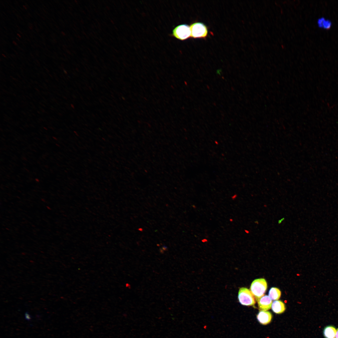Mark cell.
Here are the masks:
<instances>
[{
    "mask_svg": "<svg viewBox=\"0 0 338 338\" xmlns=\"http://www.w3.org/2000/svg\"><path fill=\"white\" fill-rule=\"evenodd\" d=\"M284 218H283L282 219H281V220H279L278 223L279 224H280V223H281L284 220Z\"/></svg>",
    "mask_w": 338,
    "mask_h": 338,
    "instance_id": "obj_12",
    "label": "cell"
},
{
    "mask_svg": "<svg viewBox=\"0 0 338 338\" xmlns=\"http://www.w3.org/2000/svg\"><path fill=\"white\" fill-rule=\"evenodd\" d=\"M237 196H238L237 195V194H235L233 195H232L231 196V198L232 199V200H234L236 198Z\"/></svg>",
    "mask_w": 338,
    "mask_h": 338,
    "instance_id": "obj_10",
    "label": "cell"
},
{
    "mask_svg": "<svg viewBox=\"0 0 338 338\" xmlns=\"http://www.w3.org/2000/svg\"><path fill=\"white\" fill-rule=\"evenodd\" d=\"M259 310L260 311H266L271 307L272 301L269 296L265 295L259 299L257 301Z\"/></svg>",
    "mask_w": 338,
    "mask_h": 338,
    "instance_id": "obj_5",
    "label": "cell"
},
{
    "mask_svg": "<svg viewBox=\"0 0 338 338\" xmlns=\"http://www.w3.org/2000/svg\"><path fill=\"white\" fill-rule=\"evenodd\" d=\"M190 27L191 37L195 38H204L207 36V28L203 23L195 22L191 24Z\"/></svg>",
    "mask_w": 338,
    "mask_h": 338,
    "instance_id": "obj_3",
    "label": "cell"
},
{
    "mask_svg": "<svg viewBox=\"0 0 338 338\" xmlns=\"http://www.w3.org/2000/svg\"><path fill=\"white\" fill-rule=\"evenodd\" d=\"M244 231L247 233H249V231L248 230H245Z\"/></svg>",
    "mask_w": 338,
    "mask_h": 338,
    "instance_id": "obj_15",
    "label": "cell"
},
{
    "mask_svg": "<svg viewBox=\"0 0 338 338\" xmlns=\"http://www.w3.org/2000/svg\"><path fill=\"white\" fill-rule=\"evenodd\" d=\"M335 338H338V328L336 330Z\"/></svg>",
    "mask_w": 338,
    "mask_h": 338,
    "instance_id": "obj_11",
    "label": "cell"
},
{
    "mask_svg": "<svg viewBox=\"0 0 338 338\" xmlns=\"http://www.w3.org/2000/svg\"><path fill=\"white\" fill-rule=\"evenodd\" d=\"M271 308L274 312L277 314L283 313L285 310L284 303L280 300H276L272 304Z\"/></svg>",
    "mask_w": 338,
    "mask_h": 338,
    "instance_id": "obj_7",
    "label": "cell"
},
{
    "mask_svg": "<svg viewBox=\"0 0 338 338\" xmlns=\"http://www.w3.org/2000/svg\"><path fill=\"white\" fill-rule=\"evenodd\" d=\"M281 292L278 288L275 287L272 288L269 292V295L272 300H277L279 299L281 296Z\"/></svg>",
    "mask_w": 338,
    "mask_h": 338,
    "instance_id": "obj_9",
    "label": "cell"
},
{
    "mask_svg": "<svg viewBox=\"0 0 338 338\" xmlns=\"http://www.w3.org/2000/svg\"><path fill=\"white\" fill-rule=\"evenodd\" d=\"M272 317L271 313L267 311H260L257 316L259 322L263 325H266L270 323Z\"/></svg>",
    "mask_w": 338,
    "mask_h": 338,
    "instance_id": "obj_6",
    "label": "cell"
},
{
    "mask_svg": "<svg viewBox=\"0 0 338 338\" xmlns=\"http://www.w3.org/2000/svg\"><path fill=\"white\" fill-rule=\"evenodd\" d=\"M229 221L230 222H233V219L232 218H230L229 219Z\"/></svg>",
    "mask_w": 338,
    "mask_h": 338,
    "instance_id": "obj_14",
    "label": "cell"
},
{
    "mask_svg": "<svg viewBox=\"0 0 338 338\" xmlns=\"http://www.w3.org/2000/svg\"><path fill=\"white\" fill-rule=\"evenodd\" d=\"M267 288V283L263 278L257 279L252 283L250 290L251 293L257 301L263 296Z\"/></svg>",
    "mask_w": 338,
    "mask_h": 338,
    "instance_id": "obj_1",
    "label": "cell"
},
{
    "mask_svg": "<svg viewBox=\"0 0 338 338\" xmlns=\"http://www.w3.org/2000/svg\"><path fill=\"white\" fill-rule=\"evenodd\" d=\"M193 207H194V208H196V206L195 205H193Z\"/></svg>",
    "mask_w": 338,
    "mask_h": 338,
    "instance_id": "obj_16",
    "label": "cell"
},
{
    "mask_svg": "<svg viewBox=\"0 0 338 338\" xmlns=\"http://www.w3.org/2000/svg\"><path fill=\"white\" fill-rule=\"evenodd\" d=\"M207 241V240L206 238H204L202 240V241L203 242H206Z\"/></svg>",
    "mask_w": 338,
    "mask_h": 338,
    "instance_id": "obj_13",
    "label": "cell"
},
{
    "mask_svg": "<svg viewBox=\"0 0 338 338\" xmlns=\"http://www.w3.org/2000/svg\"><path fill=\"white\" fill-rule=\"evenodd\" d=\"M254 297L249 289L246 288H240L238 298L239 303L242 305L253 306L255 303Z\"/></svg>",
    "mask_w": 338,
    "mask_h": 338,
    "instance_id": "obj_2",
    "label": "cell"
},
{
    "mask_svg": "<svg viewBox=\"0 0 338 338\" xmlns=\"http://www.w3.org/2000/svg\"><path fill=\"white\" fill-rule=\"evenodd\" d=\"M336 330L332 325L326 326L323 330V335L325 338H335Z\"/></svg>",
    "mask_w": 338,
    "mask_h": 338,
    "instance_id": "obj_8",
    "label": "cell"
},
{
    "mask_svg": "<svg viewBox=\"0 0 338 338\" xmlns=\"http://www.w3.org/2000/svg\"><path fill=\"white\" fill-rule=\"evenodd\" d=\"M172 35L181 40L187 39L191 36L190 27L187 24L179 25L173 29Z\"/></svg>",
    "mask_w": 338,
    "mask_h": 338,
    "instance_id": "obj_4",
    "label": "cell"
}]
</instances>
